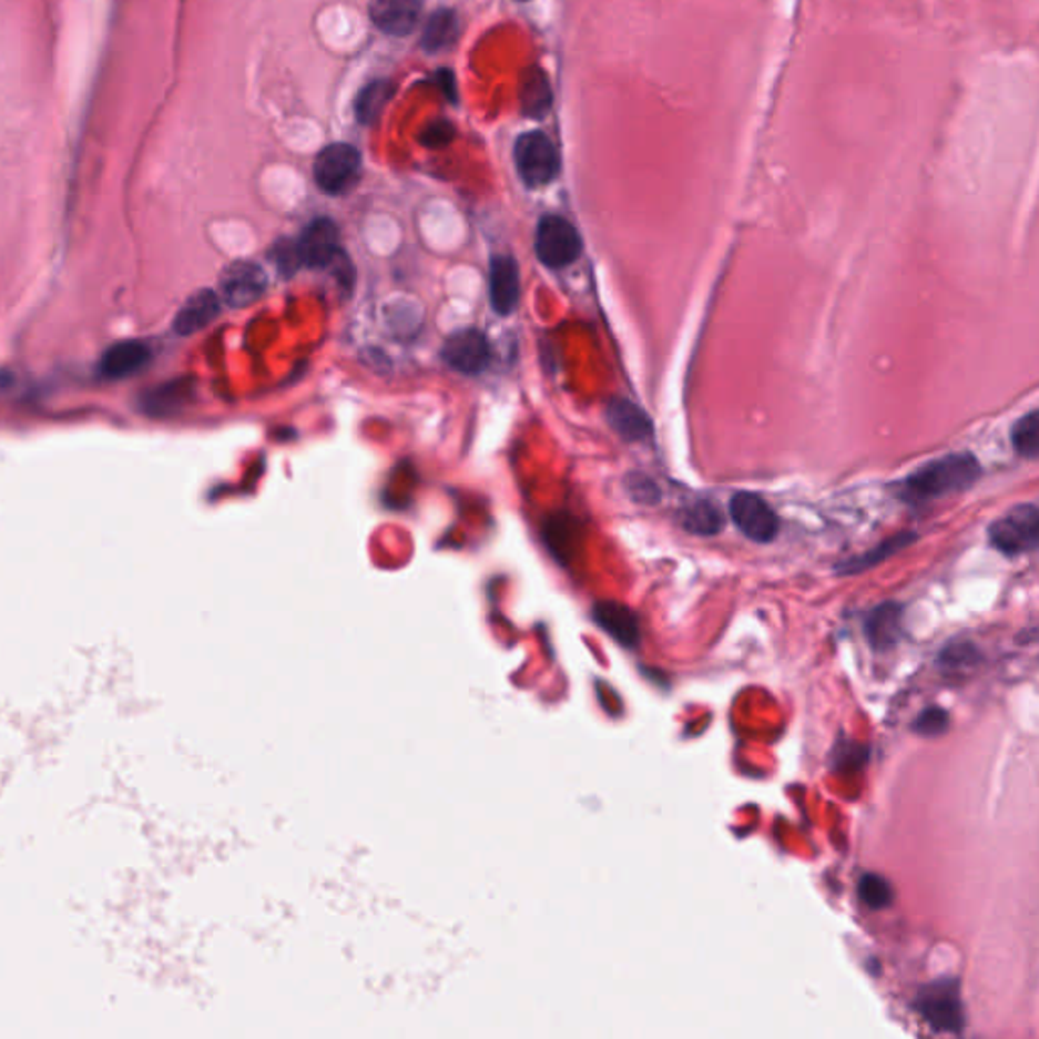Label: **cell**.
Masks as SVG:
<instances>
[{"label": "cell", "mask_w": 1039, "mask_h": 1039, "mask_svg": "<svg viewBox=\"0 0 1039 1039\" xmlns=\"http://www.w3.org/2000/svg\"><path fill=\"white\" fill-rule=\"evenodd\" d=\"M859 899L869 909H885L894 902V889L887 879L875 873H865L857 885Z\"/></svg>", "instance_id": "23"}, {"label": "cell", "mask_w": 1039, "mask_h": 1039, "mask_svg": "<svg viewBox=\"0 0 1039 1039\" xmlns=\"http://www.w3.org/2000/svg\"><path fill=\"white\" fill-rule=\"evenodd\" d=\"M628 490L632 493L633 500H638V502L654 503L658 502V496H660L654 481L644 478V476H633V478L628 479Z\"/></svg>", "instance_id": "28"}, {"label": "cell", "mask_w": 1039, "mask_h": 1039, "mask_svg": "<svg viewBox=\"0 0 1039 1039\" xmlns=\"http://www.w3.org/2000/svg\"><path fill=\"white\" fill-rule=\"evenodd\" d=\"M220 309H222L220 297L215 295L214 291L202 288V291L193 293L192 297L183 303V307H181L175 322H173V329L177 335L197 334L200 329H204L210 323L214 322Z\"/></svg>", "instance_id": "16"}, {"label": "cell", "mask_w": 1039, "mask_h": 1039, "mask_svg": "<svg viewBox=\"0 0 1039 1039\" xmlns=\"http://www.w3.org/2000/svg\"><path fill=\"white\" fill-rule=\"evenodd\" d=\"M980 476L977 457L970 454L946 455L909 473L897 486V498L908 503H924L968 490Z\"/></svg>", "instance_id": "1"}, {"label": "cell", "mask_w": 1039, "mask_h": 1039, "mask_svg": "<svg viewBox=\"0 0 1039 1039\" xmlns=\"http://www.w3.org/2000/svg\"><path fill=\"white\" fill-rule=\"evenodd\" d=\"M516 169L528 187H544L559 175L561 161L554 144L542 132L522 134L515 146Z\"/></svg>", "instance_id": "3"}, {"label": "cell", "mask_w": 1039, "mask_h": 1039, "mask_svg": "<svg viewBox=\"0 0 1039 1039\" xmlns=\"http://www.w3.org/2000/svg\"><path fill=\"white\" fill-rule=\"evenodd\" d=\"M266 287V273L248 261L230 264L220 278V295L230 307H248L263 297Z\"/></svg>", "instance_id": "8"}, {"label": "cell", "mask_w": 1039, "mask_h": 1039, "mask_svg": "<svg viewBox=\"0 0 1039 1039\" xmlns=\"http://www.w3.org/2000/svg\"><path fill=\"white\" fill-rule=\"evenodd\" d=\"M442 358L454 370L479 374L490 364V346L478 329H461L445 342Z\"/></svg>", "instance_id": "10"}, {"label": "cell", "mask_w": 1039, "mask_h": 1039, "mask_svg": "<svg viewBox=\"0 0 1039 1039\" xmlns=\"http://www.w3.org/2000/svg\"><path fill=\"white\" fill-rule=\"evenodd\" d=\"M393 94H395V88L388 82H374V84L366 85L356 104L359 122L374 124L383 116L384 108L390 102Z\"/></svg>", "instance_id": "21"}, {"label": "cell", "mask_w": 1039, "mask_h": 1039, "mask_svg": "<svg viewBox=\"0 0 1039 1039\" xmlns=\"http://www.w3.org/2000/svg\"><path fill=\"white\" fill-rule=\"evenodd\" d=\"M1011 441H1013V447H1016L1017 454L1021 455V457H1028V459H1036V457H1038V410H1031L1029 415H1026V417L1019 418V420H1017V425L1013 427V432H1011Z\"/></svg>", "instance_id": "24"}, {"label": "cell", "mask_w": 1039, "mask_h": 1039, "mask_svg": "<svg viewBox=\"0 0 1039 1039\" xmlns=\"http://www.w3.org/2000/svg\"><path fill=\"white\" fill-rule=\"evenodd\" d=\"M273 261L278 266L281 275H293L297 268L303 266L297 242H291V240L278 242V246H275V251H273Z\"/></svg>", "instance_id": "27"}, {"label": "cell", "mask_w": 1039, "mask_h": 1039, "mask_svg": "<svg viewBox=\"0 0 1039 1039\" xmlns=\"http://www.w3.org/2000/svg\"><path fill=\"white\" fill-rule=\"evenodd\" d=\"M457 33H459V21H457L455 12H435L430 17L427 27H425L422 48L427 51H441V49L449 48L454 43Z\"/></svg>", "instance_id": "19"}, {"label": "cell", "mask_w": 1039, "mask_h": 1039, "mask_svg": "<svg viewBox=\"0 0 1039 1039\" xmlns=\"http://www.w3.org/2000/svg\"><path fill=\"white\" fill-rule=\"evenodd\" d=\"M301 264L309 268H327L339 258V230L329 217L313 220L309 226L303 230L297 240Z\"/></svg>", "instance_id": "9"}, {"label": "cell", "mask_w": 1039, "mask_h": 1039, "mask_svg": "<svg viewBox=\"0 0 1039 1039\" xmlns=\"http://www.w3.org/2000/svg\"><path fill=\"white\" fill-rule=\"evenodd\" d=\"M425 0H370V17L388 35H408L422 12Z\"/></svg>", "instance_id": "12"}, {"label": "cell", "mask_w": 1039, "mask_h": 1039, "mask_svg": "<svg viewBox=\"0 0 1039 1039\" xmlns=\"http://www.w3.org/2000/svg\"><path fill=\"white\" fill-rule=\"evenodd\" d=\"M729 510H731V518L735 526L753 542L765 544L777 537L780 522H777L776 512L757 493H752V491L735 493L729 503Z\"/></svg>", "instance_id": "7"}, {"label": "cell", "mask_w": 1039, "mask_h": 1039, "mask_svg": "<svg viewBox=\"0 0 1039 1039\" xmlns=\"http://www.w3.org/2000/svg\"><path fill=\"white\" fill-rule=\"evenodd\" d=\"M359 173L361 156L352 144H329L315 159V181L323 192L332 195L347 192L358 181Z\"/></svg>", "instance_id": "6"}, {"label": "cell", "mask_w": 1039, "mask_h": 1039, "mask_svg": "<svg viewBox=\"0 0 1039 1039\" xmlns=\"http://www.w3.org/2000/svg\"><path fill=\"white\" fill-rule=\"evenodd\" d=\"M682 526L693 534L713 537L723 528V516L715 503L701 500L682 512Z\"/></svg>", "instance_id": "20"}, {"label": "cell", "mask_w": 1039, "mask_h": 1039, "mask_svg": "<svg viewBox=\"0 0 1039 1039\" xmlns=\"http://www.w3.org/2000/svg\"><path fill=\"white\" fill-rule=\"evenodd\" d=\"M451 126L447 122H437L432 124L429 131H427V136H425V143L429 146H441V144H447L451 141Z\"/></svg>", "instance_id": "29"}, {"label": "cell", "mask_w": 1039, "mask_h": 1039, "mask_svg": "<svg viewBox=\"0 0 1039 1039\" xmlns=\"http://www.w3.org/2000/svg\"><path fill=\"white\" fill-rule=\"evenodd\" d=\"M902 615H904V608L894 601L877 605L867 615L865 633L875 652H887L896 648L902 638Z\"/></svg>", "instance_id": "15"}, {"label": "cell", "mask_w": 1039, "mask_h": 1039, "mask_svg": "<svg viewBox=\"0 0 1039 1039\" xmlns=\"http://www.w3.org/2000/svg\"><path fill=\"white\" fill-rule=\"evenodd\" d=\"M914 540H916V534H911V532H902V534H897V537L889 538V540H885V542H882V544H877L875 549L869 550V552H865V554H860V557H855V559H848V561L838 562V564H836V573H863V571H867V569L875 567V564L884 562L885 559L894 557V554L899 552V550L906 549L909 542H914Z\"/></svg>", "instance_id": "18"}, {"label": "cell", "mask_w": 1039, "mask_h": 1039, "mask_svg": "<svg viewBox=\"0 0 1039 1039\" xmlns=\"http://www.w3.org/2000/svg\"><path fill=\"white\" fill-rule=\"evenodd\" d=\"M608 420H610L611 429L625 441H644L652 432V422L645 417L644 410L625 398L611 400L608 407Z\"/></svg>", "instance_id": "17"}, {"label": "cell", "mask_w": 1039, "mask_h": 1039, "mask_svg": "<svg viewBox=\"0 0 1039 1039\" xmlns=\"http://www.w3.org/2000/svg\"><path fill=\"white\" fill-rule=\"evenodd\" d=\"M948 725H950V717L943 706H928L911 723V729L921 737H940L943 733H946Z\"/></svg>", "instance_id": "26"}, {"label": "cell", "mask_w": 1039, "mask_h": 1039, "mask_svg": "<svg viewBox=\"0 0 1039 1039\" xmlns=\"http://www.w3.org/2000/svg\"><path fill=\"white\" fill-rule=\"evenodd\" d=\"M151 359V349L139 339H126L108 347L100 359V371L108 380H122L143 370Z\"/></svg>", "instance_id": "13"}, {"label": "cell", "mask_w": 1039, "mask_h": 1039, "mask_svg": "<svg viewBox=\"0 0 1039 1039\" xmlns=\"http://www.w3.org/2000/svg\"><path fill=\"white\" fill-rule=\"evenodd\" d=\"M550 100H552V94H550L547 75L540 70H532L526 75L524 84H522V106H524L526 114L542 116L549 110Z\"/></svg>", "instance_id": "22"}, {"label": "cell", "mask_w": 1039, "mask_h": 1039, "mask_svg": "<svg viewBox=\"0 0 1039 1039\" xmlns=\"http://www.w3.org/2000/svg\"><path fill=\"white\" fill-rule=\"evenodd\" d=\"M538 261L549 268H564L583 252V240L577 227L561 215H547L537 227Z\"/></svg>", "instance_id": "5"}, {"label": "cell", "mask_w": 1039, "mask_h": 1039, "mask_svg": "<svg viewBox=\"0 0 1039 1039\" xmlns=\"http://www.w3.org/2000/svg\"><path fill=\"white\" fill-rule=\"evenodd\" d=\"M914 1009L934 1031L960 1033L965 1029V1009L956 979L936 980L924 987L914 1001Z\"/></svg>", "instance_id": "2"}, {"label": "cell", "mask_w": 1039, "mask_h": 1039, "mask_svg": "<svg viewBox=\"0 0 1039 1039\" xmlns=\"http://www.w3.org/2000/svg\"><path fill=\"white\" fill-rule=\"evenodd\" d=\"M979 650L970 642H953L946 645L938 656V664L943 670L972 669L979 662Z\"/></svg>", "instance_id": "25"}, {"label": "cell", "mask_w": 1039, "mask_h": 1039, "mask_svg": "<svg viewBox=\"0 0 1039 1039\" xmlns=\"http://www.w3.org/2000/svg\"><path fill=\"white\" fill-rule=\"evenodd\" d=\"M989 540L995 549L1009 557L1036 549L1039 542L1038 508L1033 503L1017 506L989 526Z\"/></svg>", "instance_id": "4"}, {"label": "cell", "mask_w": 1039, "mask_h": 1039, "mask_svg": "<svg viewBox=\"0 0 1039 1039\" xmlns=\"http://www.w3.org/2000/svg\"><path fill=\"white\" fill-rule=\"evenodd\" d=\"M490 297L493 309L508 315L520 299V273L512 256H496L491 261Z\"/></svg>", "instance_id": "14"}, {"label": "cell", "mask_w": 1039, "mask_h": 1039, "mask_svg": "<svg viewBox=\"0 0 1039 1039\" xmlns=\"http://www.w3.org/2000/svg\"><path fill=\"white\" fill-rule=\"evenodd\" d=\"M593 620L603 632L610 633L611 638L623 648L633 650L640 645V638H642L640 620L628 605L618 601H599L593 608Z\"/></svg>", "instance_id": "11"}]
</instances>
